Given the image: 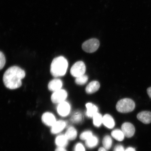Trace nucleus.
Returning <instances> with one entry per match:
<instances>
[{
    "label": "nucleus",
    "instance_id": "f3484780",
    "mask_svg": "<svg viewBox=\"0 0 151 151\" xmlns=\"http://www.w3.org/2000/svg\"><path fill=\"white\" fill-rule=\"evenodd\" d=\"M65 135L68 140H74L77 136V132L75 128L70 127L68 128Z\"/></svg>",
    "mask_w": 151,
    "mask_h": 151
},
{
    "label": "nucleus",
    "instance_id": "f8f14e48",
    "mask_svg": "<svg viewBox=\"0 0 151 151\" xmlns=\"http://www.w3.org/2000/svg\"><path fill=\"white\" fill-rule=\"evenodd\" d=\"M66 124L65 122L62 120L56 122L52 126L51 131L53 134H56L61 132L66 126Z\"/></svg>",
    "mask_w": 151,
    "mask_h": 151
},
{
    "label": "nucleus",
    "instance_id": "1a4fd4ad",
    "mask_svg": "<svg viewBox=\"0 0 151 151\" xmlns=\"http://www.w3.org/2000/svg\"><path fill=\"white\" fill-rule=\"evenodd\" d=\"M42 122L46 125L52 126L56 121L55 117L52 113L46 112L42 116Z\"/></svg>",
    "mask_w": 151,
    "mask_h": 151
},
{
    "label": "nucleus",
    "instance_id": "aec40b11",
    "mask_svg": "<svg viewBox=\"0 0 151 151\" xmlns=\"http://www.w3.org/2000/svg\"><path fill=\"white\" fill-rule=\"evenodd\" d=\"M93 122L96 127H99L103 123V117L100 113L97 112L93 117Z\"/></svg>",
    "mask_w": 151,
    "mask_h": 151
},
{
    "label": "nucleus",
    "instance_id": "6e6552de",
    "mask_svg": "<svg viewBox=\"0 0 151 151\" xmlns=\"http://www.w3.org/2000/svg\"><path fill=\"white\" fill-rule=\"evenodd\" d=\"M70 106L67 102L64 101L59 104L57 108L58 112L60 116H65L70 112Z\"/></svg>",
    "mask_w": 151,
    "mask_h": 151
},
{
    "label": "nucleus",
    "instance_id": "bb28decb",
    "mask_svg": "<svg viewBox=\"0 0 151 151\" xmlns=\"http://www.w3.org/2000/svg\"><path fill=\"white\" fill-rule=\"evenodd\" d=\"M114 151H125L122 145H118L115 147Z\"/></svg>",
    "mask_w": 151,
    "mask_h": 151
},
{
    "label": "nucleus",
    "instance_id": "4be33fe9",
    "mask_svg": "<svg viewBox=\"0 0 151 151\" xmlns=\"http://www.w3.org/2000/svg\"><path fill=\"white\" fill-rule=\"evenodd\" d=\"M83 119L82 114L80 112H76L73 114L71 119V121L75 123H78Z\"/></svg>",
    "mask_w": 151,
    "mask_h": 151
},
{
    "label": "nucleus",
    "instance_id": "39448f33",
    "mask_svg": "<svg viewBox=\"0 0 151 151\" xmlns=\"http://www.w3.org/2000/svg\"><path fill=\"white\" fill-rule=\"evenodd\" d=\"M86 71V66L83 62L78 61L72 67L70 73L73 76L77 77L84 75Z\"/></svg>",
    "mask_w": 151,
    "mask_h": 151
},
{
    "label": "nucleus",
    "instance_id": "b1692460",
    "mask_svg": "<svg viewBox=\"0 0 151 151\" xmlns=\"http://www.w3.org/2000/svg\"><path fill=\"white\" fill-rule=\"evenodd\" d=\"M93 136L92 132L90 131H86L83 132L80 136V139L83 140H87Z\"/></svg>",
    "mask_w": 151,
    "mask_h": 151
},
{
    "label": "nucleus",
    "instance_id": "5701e85b",
    "mask_svg": "<svg viewBox=\"0 0 151 151\" xmlns=\"http://www.w3.org/2000/svg\"><path fill=\"white\" fill-rule=\"evenodd\" d=\"M88 80L87 76L83 75L76 77L75 79V83L77 84L83 85L86 83Z\"/></svg>",
    "mask_w": 151,
    "mask_h": 151
},
{
    "label": "nucleus",
    "instance_id": "9b49d317",
    "mask_svg": "<svg viewBox=\"0 0 151 151\" xmlns=\"http://www.w3.org/2000/svg\"><path fill=\"white\" fill-rule=\"evenodd\" d=\"M62 81L59 79H55L50 81L48 85V88L50 91L55 92L61 89L62 87Z\"/></svg>",
    "mask_w": 151,
    "mask_h": 151
},
{
    "label": "nucleus",
    "instance_id": "c756f323",
    "mask_svg": "<svg viewBox=\"0 0 151 151\" xmlns=\"http://www.w3.org/2000/svg\"><path fill=\"white\" fill-rule=\"evenodd\" d=\"M125 151H136L135 149L132 147H129L125 150Z\"/></svg>",
    "mask_w": 151,
    "mask_h": 151
},
{
    "label": "nucleus",
    "instance_id": "7ed1b4c3",
    "mask_svg": "<svg viewBox=\"0 0 151 151\" xmlns=\"http://www.w3.org/2000/svg\"><path fill=\"white\" fill-rule=\"evenodd\" d=\"M135 103L133 100L126 98L119 101L116 107L119 112L127 113L133 111L135 109Z\"/></svg>",
    "mask_w": 151,
    "mask_h": 151
},
{
    "label": "nucleus",
    "instance_id": "a878e982",
    "mask_svg": "<svg viewBox=\"0 0 151 151\" xmlns=\"http://www.w3.org/2000/svg\"><path fill=\"white\" fill-rule=\"evenodd\" d=\"M74 151H85V149L82 144L78 143L75 146Z\"/></svg>",
    "mask_w": 151,
    "mask_h": 151
},
{
    "label": "nucleus",
    "instance_id": "423d86ee",
    "mask_svg": "<svg viewBox=\"0 0 151 151\" xmlns=\"http://www.w3.org/2000/svg\"><path fill=\"white\" fill-rule=\"evenodd\" d=\"M67 96V91L61 89L54 92L52 94L51 99L53 103L59 104L65 101Z\"/></svg>",
    "mask_w": 151,
    "mask_h": 151
},
{
    "label": "nucleus",
    "instance_id": "4468645a",
    "mask_svg": "<svg viewBox=\"0 0 151 151\" xmlns=\"http://www.w3.org/2000/svg\"><path fill=\"white\" fill-rule=\"evenodd\" d=\"M103 123L106 127L109 129H112L115 126L114 119L110 115L105 114L103 117Z\"/></svg>",
    "mask_w": 151,
    "mask_h": 151
},
{
    "label": "nucleus",
    "instance_id": "f03ea898",
    "mask_svg": "<svg viewBox=\"0 0 151 151\" xmlns=\"http://www.w3.org/2000/svg\"><path fill=\"white\" fill-rule=\"evenodd\" d=\"M68 62L63 56L58 57L53 60L50 67V73L54 77L63 76L67 72Z\"/></svg>",
    "mask_w": 151,
    "mask_h": 151
},
{
    "label": "nucleus",
    "instance_id": "20e7f679",
    "mask_svg": "<svg viewBox=\"0 0 151 151\" xmlns=\"http://www.w3.org/2000/svg\"><path fill=\"white\" fill-rule=\"evenodd\" d=\"M100 46L99 40L96 38L91 39L83 43L82 48L85 52L88 53H92L96 51Z\"/></svg>",
    "mask_w": 151,
    "mask_h": 151
},
{
    "label": "nucleus",
    "instance_id": "7c9ffc66",
    "mask_svg": "<svg viewBox=\"0 0 151 151\" xmlns=\"http://www.w3.org/2000/svg\"><path fill=\"white\" fill-rule=\"evenodd\" d=\"M98 151H107L104 148H100Z\"/></svg>",
    "mask_w": 151,
    "mask_h": 151
},
{
    "label": "nucleus",
    "instance_id": "6ab92c4d",
    "mask_svg": "<svg viewBox=\"0 0 151 151\" xmlns=\"http://www.w3.org/2000/svg\"><path fill=\"white\" fill-rule=\"evenodd\" d=\"M99 143L98 138L94 136H92L86 141V145L88 148H93L97 146Z\"/></svg>",
    "mask_w": 151,
    "mask_h": 151
},
{
    "label": "nucleus",
    "instance_id": "ddd939ff",
    "mask_svg": "<svg viewBox=\"0 0 151 151\" xmlns=\"http://www.w3.org/2000/svg\"><path fill=\"white\" fill-rule=\"evenodd\" d=\"M100 85L97 81H93L88 84L86 88L87 93L89 94L95 93L99 89Z\"/></svg>",
    "mask_w": 151,
    "mask_h": 151
},
{
    "label": "nucleus",
    "instance_id": "393cba45",
    "mask_svg": "<svg viewBox=\"0 0 151 151\" xmlns=\"http://www.w3.org/2000/svg\"><path fill=\"white\" fill-rule=\"evenodd\" d=\"M6 63L5 55L3 53L0 51V70L4 67Z\"/></svg>",
    "mask_w": 151,
    "mask_h": 151
},
{
    "label": "nucleus",
    "instance_id": "f257e3e1",
    "mask_svg": "<svg viewBox=\"0 0 151 151\" xmlns=\"http://www.w3.org/2000/svg\"><path fill=\"white\" fill-rule=\"evenodd\" d=\"M25 75L23 69L17 66H13L7 69L4 74V83L9 89H17L22 86V80Z\"/></svg>",
    "mask_w": 151,
    "mask_h": 151
},
{
    "label": "nucleus",
    "instance_id": "c85d7f7f",
    "mask_svg": "<svg viewBox=\"0 0 151 151\" xmlns=\"http://www.w3.org/2000/svg\"><path fill=\"white\" fill-rule=\"evenodd\" d=\"M55 151H67L63 147H58L56 149Z\"/></svg>",
    "mask_w": 151,
    "mask_h": 151
},
{
    "label": "nucleus",
    "instance_id": "2eb2a0df",
    "mask_svg": "<svg viewBox=\"0 0 151 151\" xmlns=\"http://www.w3.org/2000/svg\"><path fill=\"white\" fill-rule=\"evenodd\" d=\"M86 107L87 108L86 115L88 117H93L94 115L98 112V107L92 103H87Z\"/></svg>",
    "mask_w": 151,
    "mask_h": 151
},
{
    "label": "nucleus",
    "instance_id": "cd10ccee",
    "mask_svg": "<svg viewBox=\"0 0 151 151\" xmlns=\"http://www.w3.org/2000/svg\"><path fill=\"white\" fill-rule=\"evenodd\" d=\"M147 93H148L149 97L151 99V87L147 88Z\"/></svg>",
    "mask_w": 151,
    "mask_h": 151
},
{
    "label": "nucleus",
    "instance_id": "dca6fc26",
    "mask_svg": "<svg viewBox=\"0 0 151 151\" xmlns=\"http://www.w3.org/2000/svg\"><path fill=\"white\" fill-rule=\"evenodd\" d=\"M68 140L65 135H60L56 138L55 143L58 147L65 148L68 144Z\"/></svg>",
    "mask_w": 151,
    "mask_h": 151
},
{
    "label": "nucleus",
    "instance_id": "0eeeda50",
    "mask_svg": "<svg viewBox=\"0 0 151 151\" xmlns=\"http://www.w3.org/2000/svg\"><path fill=\"white\" fill-rule=\"evenodd\" d=\"M122 130L124 136L128 138L133 137L135 132L134 127L133 124L129 122H125L123 124Z\"/></svg>",
    "mask_w": 151,
    "mask_h": 151
},
{
    "label": "nucleus",
    "instance_id": "412c9836",
    "mask_svg": "<svg viewBox=\"0 0 151 151\" xmlns=\"http://www.w3.org/2000/svg\"><path fill=\"white\" fill-rule=\"evenodd\" d=\"M112 140L111 137L109 135L106 136L104 138L103 141V144L104 148L106 150L110 149L112 146Z\"/></svg>",
    "mask_w": 151,
    "mask_h": 151
},
{
    "label": "nucleus",
    "instance_id": "9d476101",
    "mask_svg": "<svg viewBox=\"0 0 151 151\" xmlns=\"http://www.w3.org/2000/svg\"><path fill=\"white\" fill-rule=\"evenodd\" d=\"M137 117L139 120L145 124H148L151 122V112L143 111L137 114Z\"/></svg>",
    "mask_w": 151,
    "mask_h": 151
},
{
    "label": "nucleus",
    "instance_id": "a211bd4d",
    "mask_svg": "<svg viewBox=\"0 0 151 151\" xmlns=\"http://www.w3.org/2000/svg\"><path fill=\"white\" fill-rule=\"evenodd\" d=\"M111 135L116 140L121 141L124 140V136L122 130L116 129L112 132Z\"/></svg>",
    "mask_w": 151,
    "mask_h": 151
}]
</instances>
